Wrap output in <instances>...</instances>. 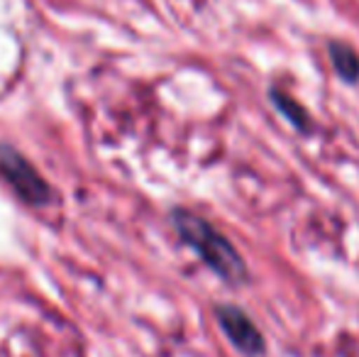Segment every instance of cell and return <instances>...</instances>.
I'll use <instances>...</instances> for the list:
<instances>
[{"instance_id":"6da1fadb","label":"cell","mask_w":359,"mask_h":357,"mask_svg":"<svg viewBox=\"0 0 359 357\" xmlns=\"http://www.w3.org/2000/svg\"><path fill=\"white\" fill-rule=\"evenodd\" d=\"M171 223H174L179 238L208 264L210 269L220 276L222 281L237 286L247 281V264L235 250V245L201 215L191 213L186 208H176L171 213Z\"/></svg>"},{"instance_id":"7a4b0ae2","label":"cell","mask_w":359,"mask_h":357,"mask_svg":"<svg viewBox=\"0 0 359 357\" xmlns=\"http://www.w3.org/2000/svg\"><path fill=\"white\" fill-rule=\"evenodd\" d=\"M0 177L18 194L22 203L39 208L52 201V189L42 174L25 159V154L8 144H0Z\"/></svg>"},{"instance_id":"3957f363","label":"cell","mask_w":359,"mask_h":357,"mask_svg":"<svg viewBox=\"0 0 359 357\" xmlns=\"http://www.w3.org/2000/svg\"><path fill=\"white\" fill-rule=\"evenodd\" d=\"M215 314H217V323L225 330L227 340L240 353H245L247 357H257L264 353V335L259 333V328L252 323V318L245 311L232 304H222L215 309Z\"/></svg>"},{"instance_id":"277c9868","label":"cell","mask_w":359,"mask_h":357,"mask_svg":"<svg viewBox=\"0 0 359 357\" xmlns=\"http://www.w3.org/2000/svg\"><path fill=\"white\" fill-rule=\"evenodd\" d=\"M330 59L335 64V72L345 79L347 83H355L359 79V57L352 47L347 44L337 42V44H330Z\"/></svg>"},{"instance_id":"5b68a950","label":"cell","mask_w":359,"mask_h":357,"mask_svg":"<svg viewBox=\"0 0 359 357\" xmlns=\"http://www.w3.org/2000/svg\"><path fill=\"white\" fill-rule=\"evenodd\" d=\"M271 98H274V105L284 113V118L293 125V128H298V130L311 128V118H308V113L296 103V100H291L286 93H281V90H271Z\"/></svg>"}]
</instances>
